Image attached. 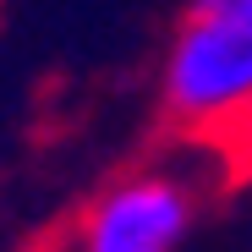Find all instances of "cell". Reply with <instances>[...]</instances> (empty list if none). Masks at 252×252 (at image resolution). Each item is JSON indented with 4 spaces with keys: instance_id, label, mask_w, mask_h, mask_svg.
Returning a JSON list of instances; mask_svg holds the SVG:
<instances>
[{
    "instance_id": "6da1fadb",
    "label": "cell",
    "mask_w": 252,
    "mask_h": 252,
    "mask_svg": "<svg viewBox=\"0 0 252 252\" xmlns=\"http://www.w3.org/2000/svg\"><path fill=\"white\" fill-rule=\"evenodd\" d=\"M252 104V0H187L164 55V115L203 137Z\"/></svg>"
},
{
    "instance_id": "7a4b0ae2",
    "label": "cell",
    "mask_w": 252,
    "mask_h": 252,
    "mask_svg": "<svg viewBox=\"0 0 252 252\" xmlns=\"http://www.w3.org/2000/svg\"><path fill=\"white\" fill-rule=\"evenodd\" d=\"M192 230V192L176 176H126L88 203L77 225L82 252H176Z\"/></svg>"
},
{
    "instance_id": "3957f363",
    "label": "cell",
    "mask_w": 252,
    "mask_h": 252,
    "mask_svg": "<svg viewBox=\"0 0 252 252\" xmlns=\"http://www.w3.org/2000/svg\"><path fill=\"white\" fill-rule=\"evenodd\" d=\"M203 137H208V143H220V148H225V159L236 164L241 176H252V104H247V110H236V115H225L220 126H208Z\"/></svg>"
}]
</instances>
